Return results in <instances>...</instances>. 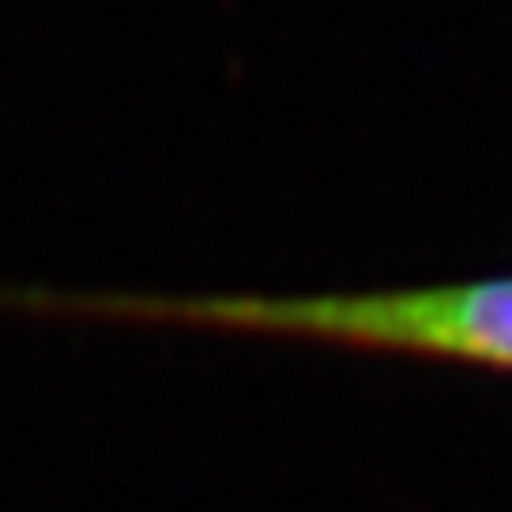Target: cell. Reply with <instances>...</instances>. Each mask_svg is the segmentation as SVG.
<instances>
[{
  "instance_id": "obj_1",
  "label": "cell",
  "mask_w": 512,
  "mask_h": 512,
  "mask_svg": "<svg viewBox=\"0 0 512 512\" xmlns=\"http://www.w3.org/2000/svg\"><path fill=\"white\" fill-rule=\"evenodd\" d=\"M163 316L197 325L312 338L363 350L457 359L512 372V278L346 295H274V299H197L163 303Z\"/></svg>"
}]
</instances>
